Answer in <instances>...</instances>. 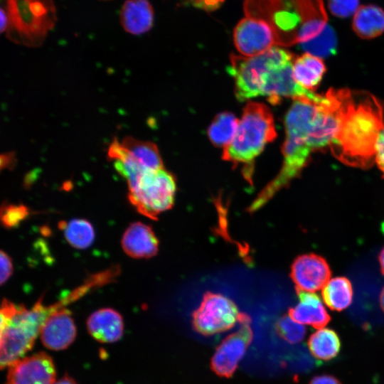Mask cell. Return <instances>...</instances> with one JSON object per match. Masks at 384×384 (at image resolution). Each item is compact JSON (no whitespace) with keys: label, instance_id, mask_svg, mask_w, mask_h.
<instances>
[{"label":"cell","instance_id":"cell-34","mask_svg":"<svg viewBox=\"0 0 384 384\" xmlns=\"http://www.w3.org/2000/svg\"><path fill=\"white\" fill-rule=\"evenodd\" d=\"M8 28V18L4 10L0 6V33L6 31Z\"/></svg>","mask_w":384,"mask_h":384},{"label":"cell","instance_id":"cell-17","mask_svg":"<svg viewBox=\"0 0 384 384\" xmlns=\"http://www.w3.org/2000/svg\"><path fill=\"white\" fill-rule=\"evenodd\" d=\"M119 144L126 156L142 167L149 170L164 167L159 150L154 142L127 136L119 140Z\"/></svg>","mask_w":384,"mask_h":384},{"label":"cell","instance_id":"cell-10","mask_svg":"<svg viewBox=\"0 0 384 384\" xmlns=\"http://www.w3.org/2000/svg\"><path fill=\"white\" fill-rule=\"evenodd\" d=\"M5 384H53L55 368L45 352L22 358L9 366Z\"/></svg>","mask_w":384,"mask_h":384},{"label":"cell","instance_id":"cell-18","mask_svg":"<svg viewBox=\"0 0 384 384\" xmlns=\"http://www.w3.org/2000/svg\"><path fill=\"white\" fill-rule=\"evenodd\" d=\"M352 28L363 39H372L384 32V10L374 4L363 5L353 14Z\"/></svg>","mask_w":384,"mask_h":384},{"label":"cell","instance_id":"cell-26","mask_svg":"<svg viewBox=\"0 0 384 384\" xmlns=\"http://www.w3.org/2000/svg\"><path fill=\"white\" fill-rule=\"evenodd\" d=\"M276 331L282 338L292 344L302 341L306 334L304 326L289 315H284L277 321Z\"/></svg>","mask_w":384,"mask_h":384},{"label":"cell","instance_id":"cell-28","mask_svg":"<svg viewBox=\"0 0 384 384\" xmlns=\"http://www.w3.org/2000/svg\"><path fill=\"white\" fill-rule=\"evenodd\" d=\"M13 270L11 259L6 252L0 250V285L9 279Z\"/></svg>","mask_w":384,"mask_h":384},{"label":"cell","instance_id":"cell-7","mask_svg":"<svg viewBox=\"0 0 384 384\" xmlns=\"http://www.w3.org/2000/svg\"><path fill=\"white\" fill-rule=\"evenodd\" d=\"M240 314L227 297L206 292L200 306L193 312L192 325L198 333L210 336L231 329L239 321Z\"/></svg>","mask_w":384,"mask_h":384},{"label":"cell","instance_id":"cell-22","mask_svg":"<svg viewBox=\"0 0 384 384\" xmlns=\"http://www.w3.org/2000/svg\"><path fill=\"white\" fill-rule=\"evenodd\" d=\"M59 229L63 233L66 241L77 249H85L90 247L95 239V230L92 225L85 219H71L61 220L58 223Z\"/></svg>","mask_w":384,"mask_h":384},{"label":"cell","instance_id":"cell-27","mask_svg":"<svg viewBox=\"0 0 384 384\" xmlns=\"http://www.w3.org/2000/svg\"><path fill=\"white\" fill-rule=\"evenodd\" d=\"M359 0H328L330 12L336 17L347 18L358 9Z\"/></svg>","mask_w":384,"mask_h":384},{"label":"cell","instance_id":"cell-36","mask_svg":"<svg viewBox=\"0 0 384 384\" xmlns=\"http://www.w3.org/2000/svg\"><path fill=\"white\" fill-rule=\"evenodd\" d=\"M378 260L380 262L381 272L383 274H384V247L379 254Z\"/></svg>","mask_w":384,"mask_h":384},{"label":"cell","instance_id":"cell-24","mask_svg":"<svg viewBox=\"0 0 384 384\" xmlns=\"http://www.w3.org/2000/svg\"><path fill=\"white\" fill-rule=\"evenodd\" d=\"M336 36L333 28L327 25L321 33L315 38L301 43V47L306 53L319 57L326 58L336 53Z\"/></svg>","mask_w":384,"mask_h":384},{"label":"cell","instance_id":"cell-6","mask_svg":"<svg viewBox=\"0 0 384 384\" xmlns=\"http://www.w3.org/2000/svg\"><path fill=\"white\" fill-rule=\"evenodd\" d=\"M176 191L174 176L164 167L144 173L128 187V199L142 215L156 220L172 208Z\"/></svg>","mask_w":384,"mask_h":384},{"label":"cell","instance_id":"cell-21","mask_svg":"<svg viewBox=\"0 0 384 384\" xmlns=\"http://www.w3.org/2000/svg\"><path fill=\"white\" fill-rule=\"evenodd\" d=\"M321 295L325 304L329 309L342 311L351 304L353 299L351 283L344 277L330 279L323 287Z\"/></svg>","mask_w":384,"mask_h":384},{"label":"cell","instance_id":"cell-4","mask_svg":"<svg viewBox=\"0 0 384 384\" xmlns=\"http://www.w3.org/2000/svg\"><path fill=\"white\" fill-rule=\"evenodd\" d=\"M277 137L273 115L265 105L250 102L245 108L232 141L224 147L222 158L235 165L245 164L246 178L251 179V171L255 158L265 145Z\"/></svg>","mask_w":384,"mask_h":384},{"label":"cell","instance_id":"cell-11","mask_svg":"<svg viewBox=\"0 0 384 384\" xmlns=\"http://www.w3.org/2000/svg\"><path fill=\"white\" fill-rule=\"evenodd\" d=\"M290 275L297 291L314 292L323 289L331 272L324 258L310 253L299 255L294 260Z\"/></svg>","mask_w":384,"mask_h":384},{"label":"cell","instance_id":"cell-37","mask_svg":"<svg viewBox=\"0 0 384 384\" xmlns=\"http://www.w3.org/2000/svg\"><path fill=\"white\" fill-rule=\"evenodd\" d=\"M379 302H380V307L384 312V287L383 288L380 292Z\"/></svg>","mask_w":384,"mask_h":384},{"label":"cell","instance_id":"cell-38","mask_svg":"<svg viewBox=\"0 0 384 384\" xmlns=\"http://www.w3.org/2000/svg\"><path fill=\"white\" fill-rule=\"evenodd\" d=\"M101 1H110V0H101Z\"/></svg>","mask_w":384,"mask_h":384},{"label":"cell","instance_id":"cell-19","mask_svg":"<svg viewBox=\"0 0 384 384\" xmlns=\"http://www.w3.org/2000/svg\"><path fill=\"white\" fill-rule=\"evenodd\" d=\"M326 70L321 58L306 53L295 58L292 65L295 81L311 91L319 86Z\"/></svg>","mask_w":384,"mask_h":384},{"label":"cell","instance_id":"cell-5","mask_svg":"<svg viewBox=\"0 0 384 384\" xmlns=\"http://www.w3.org/2000/svg\"><path fill=\"white\" fill-rule=\"evenodd\" d=\"M8 18L6 36L12 42L40 46L57 21L53 0H0Z\"/></svg>","mask_w":384,"mask_h":384},{"label":"cell","instance_id":"cell-1","mask_svg":"<svg viewBox=\"0 0 384 384\" xmlns=\"http://www.w3.org/2000/svg\"><path fill=\"white\" fill-rule=\"evenodd\" d=\"M339 123L329 148L343 164L369 169L375 162V144L384 127V107L365 91L334 89Z\"/></svg>","mask_w":384,"mask_h":384},{"label":"cell","instance_id":"cell-29","mask_svg":"<svg viewBox=\"0 0 384 384\" xmlns=\"http://www.w3.org/2000/svg\"><path fill=\"white\" fill-rule=\"evenodd\" d=\"M16 304L6 299H4L1 302L0 306V338L11 314L16 308Z\"/></svg>","mask_w":384,"mask_h":384},{"label":"cell","instance_id":"cell-3","mask_svg":"<svg viewBox=\"0 0 384 384\" xmlns=\"http://www.w3.org/2000/svg\"><path fill=\"white\" fill-rule=\"evenodd\" d=\"M43 300L41 297L31 309L16 305L0 338V369L22 358L33 348L46 320L73 302L68 294L51 305H45Z\"/></svg>","mask_w":384,"mask_h":384},{"label":"cell","instance_id":"cell-12","mask_svg":"<svg viewBox=\"0 0 384 384\" xmlns=\"http://www.w3.org/2000/svg\"><path fill=\"white\" fill-rule=\"evenodd\" d=\"M76 334L71 312L66 307L53 313L46 320L40 331L43 344L55 351L67 348L74 341Z\"/></svg>","mask_w":384,"mask_h":384},{"label":"cell","instance_id":"cell-16","mask_svg":"<svg viewBox=\"0 0 384 384\" xmlns=\"http://www.w3.org/2000/svg\"><path fill=\"white\" fill-rule=\"evenodd\" d=\"M154 12L148 0H127L120 11L122 26L129 33L141 35L153 26Z\"/></svg>","mask_w":384,"mask_h":384},{"label":"cell","instance_id":"cell-13","mask_svg":"<svg viewBox=\"0 0 384 384\" xmlns=\"http://www.w3.org/2000/svg\"><path fill=\"white\" fill-rule=\"evenodd\" d=\"M124 252L135 259L150 258L159 250V240L152 228L142 222L130 224L123 233Z\"/></svg>","mask_w":384,"mask_h":384},{"label":"cell","instance_id":"cell-8","mask_svg":"<svg viewBox=\"0 0 384 384\" xmlns=\"http://www.w3.org/2000/svg\"><path fill=\"white\" fill-rule=\"evenodd\" d=\"M239 322L240 328L220 343L211 359V369L219 376L230 378L233 375L252 340L249 316L241 313Z\"/></svg>","mask_w":384,"mask_h":384},{"label":"cell","instance_id":"cell-32","mask_svg":"<svg viewBox=\"0 0 384 384\" xmlns=\"http://www.w3.org/2000/svg\"><path fill=\"white\" fill-rule=\"evenodd\" d=\"M309 384H342L336 377L329 374L314 376Z\"/></svg>","mask_w":384,"mask_h":384},{"label":"cell","instance_id":"cell-31","mask_svg":"<svg viewBox=\"0 0 384 384\" xmlns=\"http://www.w3.org/2000/svg\"><path fill=\"white\" fill-rule=\"evenodd\" d=\"M225 1V0H185L186 4H189L194 7L212 11L218 9Z\"/></svg>","mask_w":384,"mask_h":384},{"label":"cell","instance_id":"cell-23","mask_svg":"<svg viewBox=\"0 0 384 384\" xmlns=\"http://www.w3.org/2000/svg\"><path fill=\"white\" fill-rule=\"evenodd\" d=\"M239 120L230 112L218 114L208 129L211 142L217 146H226L233 139Z\"/></svg>","mask_w":384,"mask_h":384},{"label":"cell","instance_id":"cell-35","mask_svg":"<svg viewBox=\"0 0 384 384\" xmlns=\"http://www.w3.org/2000/svg\"><path fill=\"white\" fill-rule=\"evenodd\" d=\"M53 384H76V383L72 378L66 374L59 380L55 381Z\"/></svg>","mask_w":384,"mask_h":384},{"label":"cell","instance_id":"cell-14","mask_svg":"<svg viewBox=\"0 0 384 384\" xmlns=\"http://www.w3.org/2000/svg\"><path fill=\"white\" fill-rule=\"evenodd\" d=\"M87 327L90 334L102 343H113L121 338L124 322L121 314L111 308L94 311L87 319Z\"/></svg>","mask_w":384,"mask_h":384},{"label":"cell","instance_id":"cell-20","mask_svg":"<svg viewBox=\"0 0 384 384\" xmlns=\"http://www.w3.org/2000/svg\"><path fill=\"white\" fill-rule=\"evenodd\" d=\"M308 346L315 358L327 361L338 356L341 351V342L334 330L322 328L310 336Z\"/></svg>","mask_w":384,"mask_h":384},{"label":"cell","instance_id":"cell-33","mask_svg":"<svg viewBox=\"0 0 384 384\" xmlns=\"http://www.w3.org/2000/svg\"><path fill=\"white\" fill-rule=\"evenodd\" d=\"M14 153L0 154V171L12 166L14 165Z\"/></svg>","mask_w":384,"mask_h":384},{"label":"cell","instance_id":"cell-9","mask_svg":"<svg viewBox=\"0 0 384 384\" xmlns=\"http://www.w3.org/2000/svg\"><path fill=\"white\" fill-rule=\"evenodd\" d=\"M233 41L238 51L243 56L260 55L277 46L272 30L265 22L252 18H242L233 31Z\"/></svg>","mask_w":384,"mask_h":384},{"label":"cell","instance_id":"cell-2","mask_svg":"<svg viewBox=\"0 0 384 384\" xmlns=\"http://www.w3.org/2000/svg\"><path fill=\"white\" fill-rule=\"evenodd\" d=\"M243 11L270 27L277 46L308 42L327 26L323 0H245Z\"/></svg>","mask_w":384,"mask_h":384},{"label":"cell","instance_id":"cell-30","mask_svg":"<svg viewBox=\"0 0 384 384\" xmlns=\"http://www.w3.org/2000/svg\"><path fill=\"white\" fill-rule=\"evenodd\" d=\"M375 162L384 178V127L381 129L376 142Z\"/></svg>","mask_w":384,"mask_h":384},{"label":"cell","instance_id":"cell-15","mask_svg":"<svg viewBox=\"0 0 384 384\" xmlns=\"http://www.w3.org/2000/svg\"><path fill=\"white\" fill-rule=\"evenodd\" d=\"M299 302L289 309V316L302 324L320 329L326 326L331 317L319 297L314 292L297 291Z\"/></svg>","mask_w":384,"mask_h":384},{"label":"cell","instance_id":"cell-25","mask_svg":"<svg viewBox=\"0 0 384 384\" xmlns=\"http://www.w3.org/2000/svg\"><path fill=\"white\" fill-rule=\"evenodd\" d=\"M29 208L23 204L2 203L0 205V225L11 229L18 226L30 215Z\"/></svg>","mask_w":384,"mask_h":384}]
</instances>
